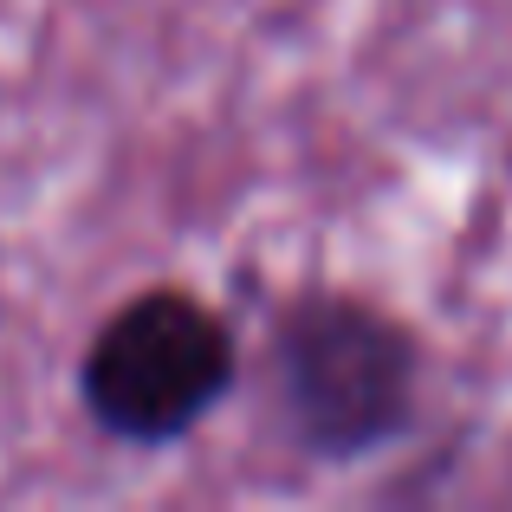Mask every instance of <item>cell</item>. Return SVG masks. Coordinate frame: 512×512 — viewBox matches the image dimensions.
Masks as SVG:
<instances>
[{"label":"cell","instance_id":"6da1fadb","mask_svg":"<svg viewBox=\"0 0 512 512\" xmlns=\"http://www.w3.org/2000/svg\"><path fill=\"white\" fill-rule=\"evenodd\" d=\"M422 338L350 286H305L266 325V402L312 467H363L402 448L422 415Z\"/></svg>","mask_w":512,"mask_h":512},{"label":"cell","instance_id":"7a4b0ae2","mask_svg":"<svg viewBox=\"0 0 512 512\" xmlns=\"http://www.w3.org/2000/svg\"><path fill=\"white\" fill-rule=\"evenodd\" d=\"M240 389V331L195 286H143L78 350V409L117 448H175Z\"/></svg>","mask_w":512,"mask_h":512}]
</instances>
